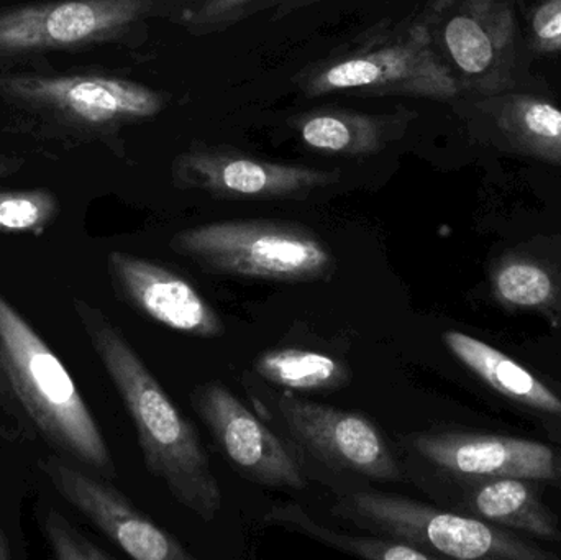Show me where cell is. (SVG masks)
<instances>
[{
  "label": "cell",
  "instance_id": "cell-1",
  "mask_svg": "<svg viewBox=\"0 0 561 560\" xmlns=\"http://www.w3.org/2000/svg\"><path fill=\"white\" fill-rule=\"evenodd\" d=\"M72 305L134 421L148 472L168 487L180 505L203 522H214L222 510V490L196 426L181 414L121 329L101 309L82 299H75Z\"/></svg>",
  "mask_w": 561,
  "mask_h": 560
},
{
  "label": "cell",
  "instance_id": "cell-2",
  "mask_svg": "<svg viewBox=\"0 0 561 560\" xmlns=\"http://www.w3.org/2000/svg\"><path fill=\"white\" fill-rule=\"evenodd\" d=\"M0 104L13 127L43 141L101 144L125 157L122 134L167 111L170 94L105 72L0 71Z\"/></svg>",
  "mask_w": 561,
  "mask_h": 560
},
{
  "label": "cell",
  "instance_id": "cell-3",
  "mask_svg": "<svg viewBox=\"0 0 561 560\" xmlns=\"http://www.w3.org/2000/svg\"><path fill=\"white\" fill-rule=\"evenodd\" d=\"M0 377L33 430L49 446L104 479L117 477L111 450L78 385L58 355L2 293Z\"/></svg>",
  "mask_w": 561,
  "mask_h": 560
},
{
  "label": "cell",
  "instance_id": "cell-4",
  "mask_svg": "<svg viewBox=\"0 0 561 560\" xmlns=\"http://www.w3.org/2000/svg\"><path fill=\"white\" fill-rule=\"evenodd\" d=\"M306 98L329 94L450 101L461 85L438 55L431 28L409 16L385 22L294 76Z\"/></svg>",
  "mask_w": 561,
  "mask_h": 560
},
{
  "label": "cell",
  "instance_id": "cell-5",
  "mask_svg": "<svg viewBox=\"0 0 561 560\" xmlns=\"http://www.w3.org/2000/svg\"><path fill=\"white\" fill-rule=\"evenodd\" d=\"M199 0H39L0 7V71L59 53L147 42L154 22L181 16Z\"/></svg>",
  "mask_w": 561,
  "mask_h": 560
},
{
  "label": "cell",
  "instance_id": "cell-6",
  "mask_svg": "<svg viewBox=\"0 0 561 560\" xmlns=\"http://www.w3.org/2000/svg\"><path fill=\"white\" fill-rule=\"evenodd\" d=\"M170 249L217 275L276 283L327 282L335 253L307 227L276 220H222L174 233Z\"/></svg>",
  "mask_w": 561,
  "mask_h": 560
},
{
  "label": "cell",
  "instance_id": "cell-7",
  "mask_svg": "<svg viewBox=\"0 0 561 560\" xmlns=\"http://www.w3.org/2000/svg\"><path fill=\"white\" fill-rule=\"evenodd\" d=\"M332 513L378 538L404 542L428 555L477 560H552V552L467 516L438 512L394 493L365 490L343 496Z\"/></svg>",
  "mask_w": 561,
  "mask_h": 560
},
{
  "label": "cell",
  "instance_id": "cell-8",
  "mask_svg": "<svg viewBox=\"0 0 561 560\" xmlns=\"http://www.w3.org/2000/svg\"><path fill=\"white\" fill-rule=\"evenodd\" d=\"M431 32L461 89L491 98L513 85L517 25L511 0H455Z\"/></svg>",
  "mask_w": 561,
  "mask_h": 560
},
{
  "label": "cell",
  "instance_id": "cell-9",
  "mask_svg": "<svg viewBox=\"0 0 561 560\" xmlns=\"http://www.w3.org/2000/svg\"><path fill=\"white\" fill-rule=\"evenodd\" d=\"M174 187L199 191L217 199H304L335 186L340 170L275 163L219 145L193 144L171 163Z\"/></svg>",
  "mask_w": 561,
  "mask_h": 560
},
{
  "label": "cell",
  "instance_id": "cell-10",
  "mask_svg": "<svg viewBox=\"0 0 561 560\" xmlns=\"http://www.w3.org/2000/svg\"><path fill=\"white\" fill-rule=\"evenodd\" d=\"M191 404L240 476L272 489L307 485L296 447L270 431L229 388L219 381L199 385Z\"/></svg>",
  "mask_w": 561,
  "mask_h": 560
},
{
  "label": "cell",
  "instance_id": "cell-11",
  "mask_svg": "<svg viewBox=\"0 0 561 560\" xmlns=\"http://www.w3.org/2000/svg\"><path fill=\"white\" fill-rule=\"evenodd\" d=\"M287 431L317 459L381 482H401V464L375 423L358 413L280 395L276 401Z\"/></svg>",
  "mask_w": 561,
  "mask_h": 560
},
{
  "label": "cell",
  "instance_id": "cell-12",
  "mask_svg": "<svg viewBox=\"0 0 561 560\" xmlns=\"http://www.w3.org/2000/svg\"><path fill=\"white\" fill-rule=\"evenodd\" d=\"M59 495L137 560H194L176 538L138 512L124 493L59 456L42 464Z\"/></svg>",
  "mask_w": 561,
  "mask_h": 560
},
{
  "label": "cell",
  "instance_id": "cell-13",
  "mask_svg": "<svg viewBox=\"0 0 561 560\" xmlns=\"http://www.w3.org/2000/svg\"><path fill=\"white\" fill-rule=\"evenodd\" d=\"M107 268L118 299L147 318L194 338L226 334L219 312L173 270L125 252L108 253Z\"/></svg>",
  "mask_w": 561,
  "mask_h": 560
},
{
  "label": "cell",
  "instance_id": "cell-14",
  "mask_svg": "<svg viewBox=\"0 0 561 560\" xmlns=\"http://www.w3.org/2000/svg\"><path fill=\"white\" fill-rule=\"evenodd\" d=\"M412 449L438 469L491 479L556 480L560 464L550 447L517 437L468 433H422Z\"/></svg>",
  "mask_w": 561,
  "mask_h": 560
},
{
  "label": "cell",
  "instance_id": "cell-15",
  "mask_svg": "<svg viewBox=\"0 0 561 560\" xmlns=\"http://www.w3.org/2000/svg\"><path fill=\"white\" fill-rule=\"evenodd\" d=\"M417 112L396 108L365 114L348 108L320 107L289 118V125L310 150L333 157L368 158L404 137Z\"/></svg>",
  "mask_w": 561,
  "mask_h": 560
},
{
  "label": "cell",
  "instance_id": "cell-16",
  "mask_svg": "<svg viewBox=\"0 0 561 560\" xmlns=\"http://www.w3.org/2000/svg\"><path fill=\"white\" fill-rule=\"evenodd\" d=\"M444 342L448 351L465 367L470 368L497 393L533 410L561 416L559 395L540 381L533 372L527 370L493 345L458 331L445 332Z\"/></svg>",
  "mask_w": 561,
  "mask_h": 560
},
{
  "label": "cell",
  "instance_id": "cell-17",
  "mask_svg": "<svg viewBox=\"0 0 561 560\" xmlns=\"http://www.w3.org/2000/svg\"><path fill=\"white\" fill-rule=\"evenodd\" d=\"M494 124L517 153L561 167V111L557 105L527 94L493 95Z\"/></svg>",
  "mask_w": 561,
  "mask_h": 560
},
{
  "label": "cell",
  "instance_id": "cell-18",
  "mask_svg": "<svg viewBox=\"0 0 561 560\" xmlns=\"http://www.w3.org/2000/svg\"><path fill=\"white\" fill-rule=\"evenodd\" d=\"M470 505L478 516L493 525L561 542L559 522L526 479L490 480L473 490Z\"/></svg>",
  "mask_w": 561,
  "mask_h": 560
},
{
  "label": "cell",
  "instance_id": "cell-19",
  "mask_svg": "<svg viewBox=\"0 0 561 560\" xmlns=\"http://www.w3.org/2000/svg\"><path fill=\"white\" fill-rule=\"evenodd\" d=\"M263 380L302 393H325L345 388L352 370L345 362L304 348H278L260 355L253 364Z\"/></svg>",
  "mask_w": 561,
  "mask_h": 560
},
{
  "label": "cell",
  "instance_id": "cell-20",
  "mask_svg": "<svg viewBox=\"0 0 561 560\" xmlns=\"http://www.w3.org/2000/svg\"><path fill=\"white\" fill-rule=\"evenodd\" d=\"M265 525L279 526L287 532L306 536L345 555L369 560H431L437 559L428 552L412 548L404 542L378 538V536H348L319 525L302 506L294 502H279L265 515Z\"/></svg>",
  "mask_w": 561,
  "mask_h": 560
},
{
  "label": "cell",
  "instance_id": "cell-21",
  "mask_svg": "<svg viewBox=\"0 0 561 560\" xmlns=\"http://www.w3.org/2000/svg\"><path fill=\"white\" fill-rule=\"evenodd\" d=\"M494 298L507 309L552 312L559 306L560 286L543 263L529 256L501 260L491 275Z\"/></svg>",
  "mask_w": 561,
  "mask_h": 560
},
{
  "label": "cell",
  "instance_id": "cell-22",
  "mask_svg": "<svg viewBox=\"0 0 561 560\" xmlns=\"http://www.w3.org/2000/svg\"><path fill=\"white\" fill-rule=\"evenodd\" d=\"M317 2L322 0H199L178 25L194 36L216 35L263 13L283 19Z\"/></svg>",
  "mask_w": 561,
  "mask_h": 560
},
{
  "label": "cell",
  "instance_id": "cell-23",
  "mask_svg": "<svg viewBox=\"0 0 561 560\" xmlns=\"http://www.w3.org/2000/svg\"><path fill=\"white\" fill-rule=\"evenodd\" d=\"M59 201L53 191H0V233L42 236L59 214Z\"/></svg>",
  "mask_w": 561,
  "mask_h": 560
},
{
  "label": "cell",
  "instance_id": "cell-24",
  "mask_svg": "<svg viewBox=\"0 0 561 560\" xmlns=\"http://www.w3.org/2000/svg\"><path fill=\"white\" fill-rule=\"evenodd\" d=\"M43 533L58 560H112L114 556L102 551L94 542L81 535L68 519L55 510H48L42 519Z\"/></svg>",
  "mask_w": 561,
  "mask_h": 560
},
{
  "label": "cell",
  "instance_id": "cell-25",
  "mask_svg": "<svg viewBox=\"0 0 561 560\" xmlns=\"http://www.w3.org/2000/svg\"><path fill=\"white\" fill-rule=\"evenodd\" d=\"M529 45L539 55L561 53V0H539L529 16Z\"/></svg>",
  "mask_w": 561,
  "mask_h": 560
},
{
  "label": "cell",
  "instance_id": "cell-26",
  "mask_svg": "<svg viewBox=\"0 0 561 560\" xmlns=\"http://www.w3.org/2000/svg\"><path fill=\"white\" fill-rule=\"evenodd\" d=\"M30 430H33L32 424L28 423L19 404L13 400L5 381L0 377V434L5 439L15 441L23 436L32 437Z\"/></svg>",
  "mask_w": 561,
  "mask_h": 560
},
{
  "label": "cell",
  "instance_id": "cell-27",
  "mask_svg": "<svg viewBox=\"0 0 561 560\" xmlns=\"http://www.w3.org/2000/svg\"><path fill=\"white\" fill-rule=\"evenodd\" d=\"M25 160L15 155L0 153V180L13 176L22 170Z\"/></svg>",
  "mask_w": 561,
  "mask_h": 560
},
{
  "label": "cell",
  "instance_id": "cell-28",
  "mask_svg": "<svg viewBox=\"0 0 561 560\" xmlns=\"http://www.w3.org/2000/svg\"><path fill=\"white\" fill-rule=\"evenodd\" d=\"M10 558H12V552H10L9 542H7L5 536L0 529V560H9Z\"/></svg>",
  "mask_w": 561,
  "mask_h": 560
},
{
  "label": "cell",
  "instance_id": "cell-29",
  "mask_svg": "<svg viewBox=\"0 0 561 560\" xmlns=\"http://www.w3.org/2000/svg\"><path fill=\"white\" fill-rule=\"evenodd\" d=\"M560 476H561V466H560Z\"/></svg>",
  "mask_w": 561,
  "mask_h": 560
}]
</instances>
